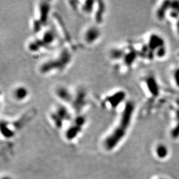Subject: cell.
Returning a JSON list of instances; mask_svg holds the SVG:
<instances>
[{
  "instance_id": "ba28073f",
  "label": "cell",
  "mask_w": 179,
  "mask_h": 179,
  "mask_svg": "<svg viewBox=\"0 0 179 179\" xmlns=\"http://www.w3.org/2000/svg\"><path fill=\"white\" fill-rule=\"evenodd\" d=\"M12 97L18 102L25 101L29 95V90L24 85H17L15 86L11 91Z\"/></svg>"
},
{
  "instance_id": "5bb4252c",
  "label": "cell",
  "mask_w": 179,
  "mask_h": 179,
  "mask_svg": "<svg viewBox=\"0 0 179 179\" xmlns=\"http://www.w3.org/2000/svg\"><path fill=\"white\" fill-rule=\"evenodd\" d=\"M149 45L150 49L157 50L159 48L163 46V40L160 36L156 35V34H152L150 37Z\"/></svg>"
},
{
  "instance_id": "9a60e30c",
  "label": "cell",
  "mask_w": 179,
  "mask_h": 179,
  "mask_svg": "<svg viewBox=\"0 0 179 179\" xmlns=\"http://www.w3.org/2000/svg\"><path fill=\"white\" fill-rule=\"evenodd\" d=\"M125 51L121 48H112L109 52V57L113 60H123Z\"/></svg>"
},
{
  "instance_id": "8fae6325",
  "label": "cell",
  "mask_w": 179,
  "mask_h": 179,
  "mask_svg": "<svg viewBox=\"0 0 179 179\" xmlns=\"http://www.w3.org/2000/svg\"><path fill=\"white\" fill-rule=\"evenodd\" d=\"M86 95L84 91H80L78 93L75 94L74 100H73L72 105H74V108L77 113V115L80 114V111L83 108V107L86 105Z\"/></svg>"
},
{
  "instance_id": "30bf717a",
  "label": "cell",
  "mask_w": 179,
  "mask_h": 179,
  "mask_svg": "<svg viewBox=\"0 0 179 179\" xmlns=\"http://www.w3.org/2000/svg\"><path fill=\"white\" fill-rule=\"evenodd\" d=\"M56 36L55 32L51 29H48L43 32L41 38H37L42 47H49L56 41Z\"/></svg>"
},
{
  "instance_id": "e0dca14e",
  "label": "cell",
  "mask_w": 179,
  "mask_h": 179,
  "mask_svg": "<svg viewBox=\"0 0 179 179\" xmlns=\"http://www.w3.org/2000/svg\"><path fill=\"white\" fill-rule=\"evenodd\" d=\"M147 84L149 89L150 92L152 95H157L158 94V88L155 80L153 78H149L147 80Z\"/></svg>"
},
{
  "instance_id": "5b68a950",
  "label": "cell",
  "mask_w": 179,
  "mask_h": 179,
  "mask_svg": "<svg viewBox=\"0 0 179 179\" xmlns=\"http://www.w3.org/2000/svg\"><path fill=\"white\" fill-rule=\"evenodd\" d=\"M86 117L82 114H78L73 118L72 121L69 124L66 130L65 136L69 141H72L75 139L79 133L82 131V129L86 124Z\"/></svg>"
},
{
  "instance_id": "d6986e66",
  "label": "cell",
  "mask_w": 179,
  "mask_h": 179,
  "mask_svg": "<svg viewBox=\"0 0 179 179\" xmlns=\"http://www.w3.org/2000/svg\"><path fill=\"white\" fill-rule=\"evenodd\" d=\"M171 135L173 137V139H176V138L179 137V122L176 127L172 129Z\"/></svg>"
},
{
  "instance_id": "277c9868",
  "label": "cell",
  "mask_w": 179,
  "mask_h": 179,
  "mask_svg": "<svg viewBox=\"0 0 179 179\" xmlns=\"http://www.w3.org/2000/svg\"><path fill=\"white\" fill-rule=\"evenodd\" d=\"M50 11V4L48 1H40L38 4L35 19L32 22V28L38 32L47 23Z\"/></svg>"
},
{
  "instance_id": "52a82bcc",
  "label": "cell",
  "mask_w": 179,
  "mask_h": 179,
  "mask_svg": "<svg viewBox=\"0 0 179 179\" xmlns=\"http://www.w3.org/2000/svg\"><path fill=\"white\" fill-rule=\"evenodd\" d=\"M83 40L85 43L91 45L95 44L101 37V30L97 25H91L83 32Z\"/></svg>"
},
{
  "instance_id": "8992f818",
  "label": "cell",
  "mask_w": 179,
  "mask_h": 179,
  "mask_svg": "<svg viewBox=\"0 0 179 179\" xmlns=\"http://www.w3.org/2000/svg\"><path fill=\"white\" fill-rule=\"evenodd\" d=\"M54 95L58 100L64 104H72L74 100V93L66 86L58 85L54 89Z\"/></svg>"
},
{
  "instance_id": "ac0fdd59",
  "label": "cell",
  "mask_w": 179,
  "mask_h": 179,
  "mask_svg": "<svg viewBox=\"0 0 179 179\" xmlns=\"http://www.w3.org/2000/svg\"><path fill=\"white\" fill-rule=\"evenodd\" d=\"M166 3H167V2L164 3L163 5H162V7H160V9H158L157 11V17L158 19H161L164 17V13H165V12L166 11V10L167 9V7H168V5H166Z\"/></svg>"
},
{
  "instance_id": "603a6c76",
  "label": "cell",
  "mask_w": 179,
  "mask_h": 179,
  "mask_svg": "<svg viewBox=\"0 0 179 179\" xmlns=\"http://www.w3.org/2000/svg\"><path fill=\"white\" fill-rule=\"evenodd\" d=\"M178 29H179V23H178Z\"/></svg>"
},
{
  "instance_id": "7a4b0ae2",
  "label": "cell",
  "mask_w": 179,
  "mask_h": 179,
  "mask_svg": "<svg viewBox=\"0 0 179 179\" xmlns=\"http://www.w3.org/2000/svg\"><path fill=\"white\" fill-rule=\"evenodd\" d=\"M72 54L67 48H63L56 56L44 61L38 67L42 75H49L63 71L72 61Z\"/></svg>"
},
{
  "instance_id": "2e32d148",
  "label": "cell",
  "mask_w": 179,
  "mask_h": 179,
  "mask_svg": "<svg viewBox=\"0 0 179 179\" xmlns=\"http://www.w3.org/2000/svg\"><path fill=\"white\" fill-rule=\"evenodd\" d=\"M156 154L158 158H164L168 156V150L167 147L163 144H158L156 147Z\"/></svg>"
},
{
  "instance_id": "44dd1931",
  "label": "cell",
  "mask_w": 179,
  "mask_h": 179,
  "mask_svg": "<svg viewBox=\"0 0 179 179\" xmlns=\"http://www.w3.org/2000/svg\"><path fill=\"white\" fill-rule=\"evenodd\" d=\"M174 81L176 82V86L179 87V69L174 72Z\"/></svg>"
},
{
  "instance_id": "9c48e42d",
  "label": "cell",
  "mask_w": 179,
  "mask_h": 179,
  "mask_svg": "<svg viewBox=\"0 0 179 179\" xmlns=\"http://www.w3.org/2000/svg\"><path fill=\"white\" fill-rule=\"evenodd\" d=\"M125 93L123 91H118L105 98V102L106 104L107 103V107L111 109L116 108L122 101L125 100Z\"/></svg>"
},
{
  "instance_id": "7402d4cb",
  "label": "cell",
  "mask_w": 179,
  "mask_h": 179,
  "mask_svg": "<svg viewBox=\"0 0 179 179\" xmlns=\"http://www.w3.org/2000/svg\"><path fill=\"white\" fill-rule=\"evenodd\" d=\"M1 179H11V178H9V177H8V176H5V177L2 178Z\"/></svg>"
},
{
  "instance_id": "ffe728a7",
  "label": "cell",
  "mask_w": 179,
  "mask_h": 179,
  "mask_svg": "<svg viewBox=\"0 0 179 179\" xmlns=\"http://www.w3.org/2000/svg\"><path fill=\"white\" fill-rule=\"evenodd\" d=\"M166 52H165V48H164V46H162L157 49V52H156V55L158 57H162L164 56Z\"/></svg>"
},
{
  "instance_id": "3957f363",
  "label": "cell",
  "mask_w": 179,
  "mask_h": 179,
  "mask_svg": "<svg viewBox=\"0 0 179 179\" xmlns=\"http://www.w3.org/2000/svg\"><path fill=\"white\" fill-rule=\"evenodd\" d=\"M49 118L54 127L61 129L66 123L70 124L74 117L68 107L63 104H59L56 105V107L50 111Z\"/></svg>"
},
{
  "instance_id": "7c38bea8",
  "label": "cell",
  "mask_w": 179,
  "mask_h": 179,
  "mask_svg": "<svg viewBox=\"0 0 179 179\" xmlns=\"http://www.w3.org/2000/svg\"><path fill=\"white\" fill-rule=\"evenodd\" d=\"M97 1H85L80 5V9L83 13L86 15H91L95 12Z\"/></svg>"
},
{
  "instance_id": "4fadbf2b",
  "label": "cell",
  "mask_w": 179,
  "mask_h": 179,
  "mask_svg": "<svg viewBox=\"0 0 179 179\" xmlns=\"http://www.w3.org/2000/svg\"><path fill=\"white\" fill-rule=\"evenodd\" d=\"M105 11V5L103 4V1H97L96 3V7H95V10L94 12V18L95 21L96 23L100 24L102 23L103 15H104Z\"/></svg>"
},
{
  "instance_id": "6da1fadb",
  "label": "cell",
  "mask_w": 179,
  "mask_h": 179,
  "mask_svg": "<svg viewBox=\"0 0 179 179\" xmlns=\"http://www.w3.org/2000/svg\"><path fill=\"white\" fill-rule=\"evenodd\" d=\"M134 111L133 102L128 101L125 103L117 123L103 140V145L105 150L109 151L113 150L124 139L131 126Z\"/></svg>"
}]
</instances>
